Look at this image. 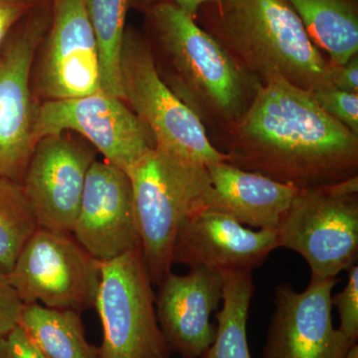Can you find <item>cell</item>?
<instances>
[{"instance_id": "obj_1", "label": "cell", "mask_w": 358, "mask_h": 358, "mask_svg": "<svg viewBox=\"0 0 358 358\" xmlns=\"http://www.w3.org/2000/svg\"><path fill=\"white\" fill-rule=\"evenodd\" d=\"M228 162L299 189L357 176L358 136L322 109L313 91L275 78L224 129Z\"/></svg>"}, {"instance_id": "obj_2", "label": "cell", "mask_w": 358, "mask_h": 358, "mask_svg": "<svg viewBox=\"0 0 358 358\" xmlns=\"http://www.w3.org/2000/svg\"><path fill=\"white\" fill-rule=\"evenodd\" d=\"M160 77L206 124L223 129L253 102L260 80L241 67L193 16L176 4L148 7ZM152 48V47H150Z\"/></svg>"}, {"instance_id": "obj_3", "label": "cell", "mask_w": 358, "mask_h": 358, "mask_svg": "<svg viewBox=\"0 0 358 358\" xmlns=\"http://www.w3.org/2000/svg\"><path fill=\"white\" fill-rule=\"evenodd\" d=\"M194 18L261 83L281 78L308 91L333 88L331 63L288 0H218Z\"/></svg>"}, {"instance_id": "obj_4", "label": "cell", "mask_w": 358, "mask_h": 358, "mask_svg": "<svg viewBox=\"0 0 358 358\" xmlns=\"http://www.w3.org/2000/svg\"><path fill=\"white\" fill-rule=\"evenodd\" d=\"M143 260L154 285L171 272L176 237L194 212L208 206L206 166L155 147L129 167Z\"/></svg>"}, {"instance_id": "obj_5", "label": "cell", "mask_w": 358, "mask_h": 358, "mask_svg": "<svg viewBox=\"0 0 358 358\" xmlns=\"http://www.w3.org/2000/svg\"><path fill=\"white\" fill-rule=\"evenodd\" d=\"M120 69L124 101L150 131L155 147L206 167L228 162L201 120L164 83L150 42L134 28L124 31Z\"/></svg>"}, {"instance_id": "obj_6", "label": "cell", "mask_w": 358, "mask_h": 358, "mask_svg": "<svg viewBox=\"0 0 358 358\" xmlns=\"http://www.w3.org/2000/svg\"><path fill=\"white\" fill-rule=\"evenodd\" d=\"M275 231L279 247L303 256L312 275L348 271L358 257V176L299 190Z\"/></svg>"}, {"instance_id": "obj_7", "label": "cell", "mask_w": 358, "mask_h": 358, "mask_svg": "<svg viewBox=\"0 0 358 358\" xmlns=\"http://www.w3.org/2000/svg\"><path fill=\"white\" fill-rule=\"evenodd\" d=\"M141 246L102 263L95 308L102 324L100 358H171Z\"/></svg>"}, {"instance_id": "obj_8", "label": "cell", "mask_w": 358, "mask_h": 358, "mask_svg": "<svg viewBox=\"0 0 358 358\" xmlns=\"http://www.w3.org/2000/svg\"><path fill=\"white\" fill-rule=\"evenodd\" d=\"M102 262L71 233L38 228L6 275L23 305L82 313L95 308Z\"/></svg>"}, {"instance_id": "obj_9", "label": "cell", "mask_w": 358, "mask_h": 358, "mask_svg": "<svg viewBox=\"0 0 358 358\" xmlns=\"http://www.w3.org/2000/svg\"><path fill=\"white\" fill-rule=\"evenodd\" d=\"M51 18L52 10L35 4L0 55V176L18 183L37 143L39 105L32 95L31 73Z\"/></svg>"}, {"instance_id": "obj_10", "label": "cell", "mask_w": 358, "mask_h": 358, "mask_svg": "<svg viewBox=\"0 0 358 358\" xmlns=\"http://www.w3.org/2000/svg\"><path fill=\"white\" fill-rule=\"evenodd\" d=\"M69 131L83 136L106 162L124 171L155 147L152 134L128 103L103 89L80 98L40 103L37 141Z\"/></svg>"}, {"instance_id": "obj_11", "label": "cell", "mask_w": 358, "mask_h": 358, "mask_svg": "<svg viewBox=\"0 0 358 358\" xmlns=\"http://www.w3.org/2000/svg\"><path fill=\"white\" fill-rule=\"evenodd\" d=\"M96 150L66 133L37 141L22 185L39 228L72 233Z\"/></svg>"}, {"instance_id": "obj_12", "label": "cell", "mask_w": 358, "mask_h": 358, "mask_svg": "<svg viewBox=\"0 0 358 358\" xmlns=\"http://www.w3.org/2000/svg\"><path fill=\"white\" fill-rule=\"evenodd\" d=\"M336 282V278L312 275L301 293L289 284L275 287L264 358L345 357L352 343L334 327L331 292Z\"/></svg>"}, {"instance_id": "obj_13", "label": "cell", "mask_w": 358, "mask_h": 358, "mask_svg": "<svg viewBox=\"0 0 358 358\" xmlns=\"http://www.w3.org/2000/svg\"><path fill=\"white\" fill-rule=\"evenodd\" d=\"M43 41L37 83L46 101L80 98L102 90L98 43L84 0H53Z\"/></svg>"}, {"instance_id": "obj_14", "label": "cell", "mask_w": 358, "mask_h": 358, "mask_svg": "<svg viewBox=\"0 0 358 358\" xmlns=\"http://www.w3.org/2000/svg\"><path fill=\"white\" fill-rule=\"evenodd\" d=\"M71 234L102 263L141 246L126 171L106 160L93 162Z\"/></svg>"}, {"instance_id": "obj_15", "label": "cell", "mask_w": 358, "mask_h": 358, "mask_svg": "<svg viewBox=\"0 0 358 358\" xmlns=\"http://www.w3.org/2000/svg\"><path fill=\"white\" fill-rule=\"evenodd\" d=\"M277 248V231L248 229L227 214L204 207L181 225L173 265L208 268L222 275L252 272Z\"/></svg>"}, {"instance_id": "obj_16", "label": "cell", "mask_w": 358, "mask_h": 358, "mask_svg": "<svg viewBox=\"0 0 358 358\" xmlns=\"http://www.w3.org/2000/svg\"><path fill=\"white\" fill-rule=\"evenodd\" d=\"M157 287L155 313L171 352L201 358L215 339L210 317L222 301L223 275L208 268H190L186 275L169 273Z\"/></svg>"}, {"instance_id": "obj_17", "label": "cell", "mask_w": 358, "mask_h": 358, "mask_svg": "<svg viewBox=\"0 0 358 358\" xmlns=\"http://www.w3.org/2000/svg\"><path fill=\"white\" fill-rule=\"evenodd\" d=\"M212 190L208 206L259 229H277L299 188L228 162L207 166Z\"/></svg>"}, {"instance_id": "obj_18", "label": "cell", "mask_w": 358, "mask_h": 358, "mask_svg": "<svg viewBox=\"0 0 358 358\" xmlns=\"http://www.w3.org/2000/svg\"><path fill=\"white\" fill-rule=\"evenodd\" d=\"M315 46L331 65L358 54L357 0H288Z\"/></svg>"}, {"instance_id": "obj_19", "label": "cell", "mask_w": 358, "mask_h": 358, "mask_svg": "<svg viewBox=\"0 0 358 358\" xmlns=\"http://www.w3.org/2000/svg\"><path fill=\"white\" fill-rule=\"evenodd\" d=\"M18 326L45 358H100L99 346L87 339L81 313L74 310L23 305Z\"/></svg>"}, {"instance_id": "obj_20", "label": "cell", "mask_w": 358, "mask_h": 358, "mask_svg": "<svg viewBox=\"0 0 358 358\" xmlns=\"http://www.w3.org/2000/svg\"><path fill=\"white\" fill-rule=\"evenodd\" d=\"M222 308L217 313L214 343L201 358H252L247 341V320L253 298L252 272L223 275Z\"/></svg>"}, {"instance_id": "obj_21", "label": "cell", "mask_w": 358, "mask_h": 358, "mask_svg": "<svg viewBox=\"0 0 358 358\" xmlns=\"http://www.w3.org/2000/svg\"><path fill=\"white\" fill-rule=\"evenodd\" d=\"M84 4L98 43L102 89L124 100L120 66L129 0H84Z\"/></svg>"}, {"instance_id": "obj_22", "label": "cell", "mask_w": 358, "mask_h": 358, "mask_svg": "<svg viewBox=\"0 0 358 358\" xmlns=\"http://www.w3.org/2000/svg\"><path fill=\"white\" fill-rule=\"evenodd\" d=\"M39 226L21 183L0 176V273L8 275Z\"/></svg>"}, {"instance_id": "obj_23", "label": "cell", "mask_w": 358, "mask_h": 358, "mask_svg": "<svg viewBox=\"0 0 358 358\" xmlns=\"http://www.w3.org/2000/svg\"><path fill=\"white\" fill-rule=\"evenodd\" d=\"M315 100L327 114L358 136V94L327 88L313 91Z\"/></svg>"}, {"instance_id": "obj_24", "label": "cell", "mask_w": 358, "mask_h": 358, "mask_svg": "<svg viewBox=\"0 0 358 358\" xmlns=\"http://www.w3.org/2000/svg\"><path fill=\"white\" fill-rule=\"evenodd\" d=\"M348 281L341 293L331 298L333 306L338 308L341 317L338 331L350 343L358 339V266L348 268Z\"/></svg>"}, {"instance_id": "obj_25", "label": "cell", "mask_w": 358, "mask_h": 358, "mask_svg": "<svg viewBox=\"0 0 358 358\" xmlns=\"http://www.w3.org/2000/svg\"><path fill=\"white\" fill-rule=\"evenodd\" d=\"M22 308L6 275L0 273V341L18 326Z\"/></svg>"}, {"instance_id": "obj_26", "label": "cell", "mask_w": 358, "mask_h": 358, "mask_svg": "<svg viewBox=\"0 0 358 358\" xmlns=\"http://www.w3.org/2000/svg\"><path fill=\"white\" fill-rule=\"evenodd\" d=\"M38 2L24 0H0V55L20 21Z\"/></svg>"}, {"instance_id": "obj_27", "label": "cell", "mask_w": 358, "mask_h": 358, "mask_svg": "<svg viewBox=\"0 0 358 358\" xmlns=\"http://www.w3.org/2000/svg\"><path fill=\"white\" fill-rule=\"evenodd\" d=\"M0 358H45L20 326L0 341Z\"/></svg>"}, {"instance_id": "obj_28", "label": "cell", "mask_w": 358, "mask_h": 358, "mask_svg": "<svg viewBox=\"0 0 358 358\" xmlns=\"http://www.w3.org/2000/svg\"><path fill=\"white\" fill-rule=\"evenodd\" d=\"M331 85L341 91L358 94V54L345 64L331 65Z\"/></svg>"}, {"instance_id": "obj_29", "label": "cell", "mask_w": 358, "mask_h": 358, "mask_svg": "<svg viewBox=\"0 0 358 358\" xmlns=\"http://www.w3.org/2000/svg\"><path fill=\"white\" fill-rule=\"evenodd\" d=\"M143 6L150 7L152 4L157 3L160 1H169L176 4L179 8L182 9L185 13L195 17L197 11L203 4L209 3V2L218 1V0H141Z\"/></svg>"}, {"instance_id": "obj_30", "label": "cell", "mask_w": 358, "mask_h": 358, "mask_svg": "<svg viewBox=\"0 0 358 358\" xmlns=\"http://www.w3.org/2000/svg\"><path fill=\"white\" fill-rule=\"evenodd\" d=\"M343 358H358V345L357 343H355L350 346V350H348L345 357Z\"/></svg>"}, {"instance_id": "obj_31", "label": "cell", "mask_w": 358, "mask_h": 358, "mask_svg": "<svg viewBox=\"0 0 358 358\" xmlns=\"http://www.w3.org/2000/svg\"><path fill=\"white\" fill-rule=\"evenodd\" d=\"M24 1L38 2V0H24Z\"/></svg>"}, {"instance_id": "obj_32", "label": "cell", "mask_w": 358, "mask_h": 358, "mask_svg": "<svg viewBox=\"0 0 358 358\" xmlns=\"http://www.w3.org/2000/svg\"><path fill=\"white\" fill-rule=\"evenodd\" d=\"M181 358H187V357H181Z\"/></svg>"}]
</instances>
